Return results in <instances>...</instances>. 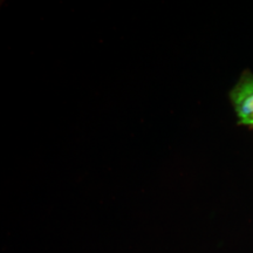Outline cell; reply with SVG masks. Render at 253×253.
I'll list each match as a JSON object with an SVG mask.
<instances>
[{"instance_id":"1","label":"cell","mask_w":253,"mask_h":253,"mask_svg":"<svg viewBox=\"0 0 253 253\" xmlns=\"http://www.w3.org/2000/svg\"><path fill=\"white\" fill-rule=\"evenodd\" d=\"M230 99L238 123L253 126V74L246 71L230 91Z\"/></svg>"}]
</instances>
